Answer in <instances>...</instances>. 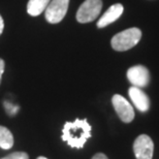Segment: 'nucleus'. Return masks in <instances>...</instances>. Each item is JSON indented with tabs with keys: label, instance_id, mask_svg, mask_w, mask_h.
Wrapping results in <instances>:
<instances>
[{
	"label": "nucleus",
	"instance_id": "1",
	"mask_svg": "<svg viewBox=\"0 0 159 159\" xmlns=\"http://www.w3.org/2000/svg\"><path fill=\"white\" fill-rule=\"evenodd\" d=\"M91 138V125L86 119H75L66 122L63 126L62 139L75 149H82L88 139Z\"/></svg>",
	"mask_w": 159,
	"mask_h": 159
},
{
	"label": "nucleus",
	"instance_id": "2",
	"mask_svg": "<svg viewBox=\"0 0 159 159\" xmlns=\"http://www.w3.org/2000/svg\"><path fill=\"white\" fill-rule=\"evenodd\" d=\"M142 32L139 28H129L116 34L112 39V47L114 50L123 52L131 49L141 40Z\"/></svg>",
	"mask_w": 159,
	"mask_h": 159
},
{
	"label": "nucleus",
	"instance_id": "3",
	"mask_svg": "<svg viewBox=\"0 0 159 159\" xmlns=\"http://www.w3.org/2000/svg\"><path fill=\"white\" fill-rule=\"evenodd\" d=\"M102 7L101 0H86L80 6L77 12V20L80 23H89L96 19Z\"/></svg>",
	"mask_w": 159,
	"mask_h": 159
},
{
	"label": "nucleus",
	"instance_id": "4",
	"mask_svg": "<svg viewBox=\"0 0 159 159\" xmlns=\"http://www.w3.org/2000/svg\"><path fill=\"white\" fill-rule=\"evenodd\" d=\"M69 0H51L46 8V20L51 24H57L63 20L67 12Z\"/></svg>",
	"mask_w": 159,
	"mask_h": 159
},
{
	"label": "nucleus",
	"instance_id": "5",
	"mask_svg": "<svg viewBox=\"0 0 159 159\" xmlns=\"http://www.w3.org/2000/svg\"><path fill=\"white\" fill-rule=\"evenodd\" d=\"M133 152L136 159H152L154 152V144L147 134L139 135L133 144Z\"/></svg>",
	"mask_w": 159,
	"mask_h": 159
},
{
	"label": "nucleus",
	"instance_id": "6",
	"mask_svg": "<svg viewBox=\"0 0 159 159\" xmlns=\"http://www.w3.org/2000/svg\"><path fill=\"white\" fill-rule=\"evenodd\" d=\"M112 102L116 113L118 114L119 118L125 123H130L134 119V111L132 106L127 101L123 96L119 94L114 95Z\"/></svg>",
	"mask_w": 159,
	"mask_h": 159
},
{
	"label": "nucleus",
	"instance_id": "7",
	"mask_svg": "<svg viewBox=\"0 0 159 159\" xmlns=\"http://www.w3.org/2000/svg\"><path fill=\"white\" fill-rule=\"evenodd\" d=\"M127 79L131 83L132 86L138 88L146 87L150 81L149 70L143 65L132 66L127 71Z\"/></svg>",
	"mask_w": 159,
	"mask_h": 159
},
{
	"label": "nucleus",
	"instance_id": "8",
	"mask_svg": "<svg viewBox=\"0 0 159 159\" xmlns=\"http://www.w3.org/2000/svg\"><path fill=\"white\" fill-rule=\"evenodd\" d=\"M128 93L136 109L141 112H147L150 107V101H149V98L145 92L141 88L132 86L129 88Z\"/></svg>",
	"mask_w": 159,
	"mask_h": 159
},
{
	"label": "nucleus",
	"instance_id": "9",
	"mask_svg": "<svg viewBox=\"0 0 159 159\" xmlns=\"http://www.w3.org/2000/svg\"><path fill=\"white\" fill-rule=\"evenodd\" d=\"M123 6L122 4H114L104 12L103 16H101V18L99 19L97 23L98 28H103L107 26V25L112 24L113 22H115L116 20H118L120 18V16L123 14Z\"/></svg>",
	"mask_w": 159,
	"mask_h": 159
},
{
	"label": "nucleus",
	"instance_id": "10",
	"mask_svg": "<svg viewBox=\"0 0 159 159\" xmlns=\"http://www.w3.org/2000/svg\"><path fill=\"white\" fill-rule=\"evenodd\" d=\"M51 0H29L27 4V12L32 17L39 16L41 12L46 11Z\"/></svg>",
	"mask_w": 159,
	"mask_h": 159
},
{
	"label": "nucleus",
	"instance_id": "11",
	"mask_svg": "<svg viewBox=\"0 0 159 159\" xmlns=\"http://www.w3.org/2000/svg\"><path fill=\"white\" fill-rule=\"evenodd\" d=\"M14 146V136L11 130L4 126H0V148L8 150Z\"/></svg>",
	"mask_w": 159,
	"mask_h": 159
},
{
	"label": "nucleus",
	"instance_id": "12",
	"mask_svg": "<svg viewBox=\"0 0 159 159\" xmlns=\"http://www.w3.org/2000/svg\"><path fill=\"white\" fill-rule=\"evenodd\" d=\"M1 159H29V157L25 152H15V153L9 154Z\"/></svg>",
	"mask_w": 159,
	"mask_h": 159
},
{
	"label": "nucleus",
	"instance_id": "13",
	"mask_svg": "<svg viewBox=\"0 0 159 159\" xmlns=\"http://www.w3.org/2000/svg\"><path fill=\"white\" fill-rule=\"evenodd\" d=\"M4 67H5V64H4V61L0 58V83H1V78H2V75L4 72Z\"/></svg>",
	"mask_w": 159,
	"mask_h": 159
},
{
	"label": "nucleus",
	"instance_id": "14",
	"mask_svg": "<svg viewBox=\"0 0 159 159\" xmlns=\"http://www.w3.org/2000/svg\"><path fill=\"white\" fill-rule=\"evenodd\" d=\"M92 159H109L107 158L106 155L104 154H102V153H98V154H96V155H94L93 156V158Z\"/></svg>",
	"mask_w": 159,
	"mask_h": 159
},
{
	"label": "nucleus",
	"instance_id": "15",
	"mask_svg": "<svg viewBox=\"0 0 159 159\" xmlns=\"http://www.w3.org/2000/svg\"><path fill=\"white\" fill-rule=\"evenodd\" d=\"M3 28H4V22H3L2 17L0 16V35H1L2 31H3Z\"/></svg>",
	"mask_w": 159,
	"mask_h": 159
},
{
	"label": "nucleus",
	"instance_id": "16",
	"mask_svg": "<svg viewBox=\"0 0 159 159\" xmlns=\"http://www.w3.org/2000/svg\"><path fill=\"white\" fill-rule=\"evenodd\" d=\"M36 159H48V158H46V157H43V156H39V158H36Z\"/></svg>",
	"mask_w": 159,
	"mask_h": 159
}]
</instances>
